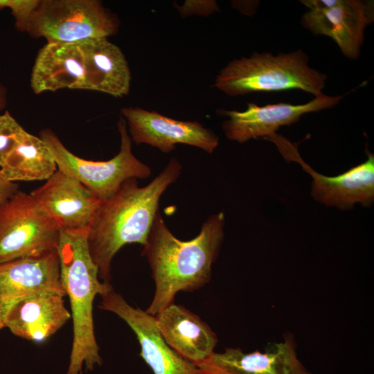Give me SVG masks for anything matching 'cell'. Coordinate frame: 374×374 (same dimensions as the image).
Here are the masks:
<instances>
[{"label":"cell","instance_id":"cell-1","mask_svg":"<svg viewBox=\"0 0 374 374\" xmlns=\"http://www.w3.org/2000/svg\"><path fill=\"white\" fill-rule=\"evenodd\" d=\"M224 223L222 212L212 214L195 238L184 241L173 235L160 212L157 213L142 250L155 286L145 310L148 314L154 316L173 303L179 292H194L210 282L224 240Z\"/></svg>","mask_w":374,"mask_h":374},{"label":"cell","instance_id":"cell-2","mask_svg":"<svg viewBox=\"0 0 374 374\" xmlns=\"http://www.w3.org/2000/svg\"><path fill=\"white\" fill-rule=\"evenodd\" d=\"M181 168L180 162L171 158L146 186H139L136 179H128L114 196L102 202L88 233L90 255L102 281L110 283L112 260L123 246L145 244L161 197L177 180Z\"/></svg>","mask_w":374,"mask_h":374},{"label":"cell","instance_id":"cell-3","mask_svg":"<svg viewBox=\"0 0 374 374\" xmlns=\"http://www.w3.org/2000/svg\"><path fill=\"white\" fill-rule=\"evenodd\" d=\"M89 229H60L57 252L60 279L70 303L73 339L66 374H82L100 366V354L94 330L93 303L97 296L113 290L110 283L99 278L98 269L90 255Z\"/></svg>","mask_w":374,"mask_h":374},{"label":"cell","instance_id":"cell-4","mask_svg":"<svg viewBox=\"0 0 374 374\" xmlns=\"http://www.w3.org/2000/svg\"><path fill=\"white\" fill-rule=\"evenodd\" d=\"M308 60L301 50L277 55L254 52L229 62L217 75L213 87L231 96L301 89L319 97L323 94L327 75L310 67Z\"/></svg>","mask_w":374,"mask_h":374},{"label":"cell","instance_id":"cell-5","mask_svg":"<svg viewBox=\"0 0 374 374\" xmlns=\"http://www.w3.org/2000/svg\"><path fill=\"white\" fill-rule=\"evenodd\" d=\"M117 126L121 136L120 150L108 161H89L75 155L49 129L42 130L39 137L49 147L57 169L75 178L105 201L114 196L127 180L145 179L152 172L151 168L133 154L132 141L122 116Z\"/></svg>","mask_w":374,"mask_h":374},{"label":"cell","instance_id":"cell-6","mask_svg":"<svg viewBox=\"0 0 374 374\" xmlns=\"http://www.w3.org/2000/svg\"><path fill=\"white\" fill-rule=\"evenodd\" d=\"M118 17L97 0H40L24 32L47 43H80L116 35Z\"/></svg>","mask_w":374,"mask_h":374},{"label":"cell","instance_id":"cell-7","mask_svg":"<svg viewBox=\"0 0 374 374\" xmlns=\"http://www.w3.org/2000/svg\"><path fill=\"white\" fill-rule=\"evenodd\" d=\"M60 231L30 193L18 190L0 206V263L57 250Z\"/></svg>","mask_w":374,"mask_h":374},{"label":"cell","instance_id":"cell-8","mask_svg":"<svg viewBox=\"0 0 374 374\" xmlns=\"http://www.w3.org/2000/svg\"><path fill=\"white\" fill-rule=\"evenodd\" d=\"M272 141L287 161L301 166L313 179L311 195L329 206L346 210L356 204L370 206L374 200V155L367 150L368 159L346 172L328 177L313 170L300 156L297 146L281 135L274 134L264 138Z\"/></svg>","mask_w":374,"mask_h":374},{"label":"cell","instance_id":"cell-9","mask_svg":"<svg viewBox=\"0 0 374 374\" xmlns=\"http://www.w3.org/2000/svg\"><path fill=\"white\" fill-rule=\"evenodd\" d=\"M310 10L301 19L302 25L314 35L332 39L343 54L357 59L366 26L374 19L373 3L359 0H303Z\"/></svg>","mask_w":374,"mask_h":374},{"label":"cell","instance_id":"cell-10","mask_svg":"<svg viewBox=\"0 0 374 374\" xmlns=\"http://www.w3.org/2000/svg\"><path fill=\"white\" fill-rule=\"evenodd\" d=\"M121 113L132 141L163 153L172 151L177 144H185L211 154L219 143L218 136L197 121L177 120L139 107H123Z\"/></svg>","mask_w":374,"mask_h":374},{"label":"cell","instance_id":"cell-11","mask_svg":"<svg viewBox=\"0 0 374 374\" xmlns=\"http://www.w3.org/2000/svg\"><path fill=\"white\" fill-rule=\"evenodd\" d=\"M100 297L99 308L116 314L132 330L140 345L139 355L154 374H204L166 344L154 316L131 305L114 289Z\"/></svg>","mask_w":374,"mask_h":374},{"label":"cell","instance_id":"cell-12","mask_svg":"<svg viewBox=\"0 0 374 374\" xmlns=\"http://www.w3.org/2000/svg\"><path fill=\"white\" fill-rule=\"evenodd\" d=\"M42 293L66 296L57 250L0 263V331L5 328L6 319L17 304Z\"/></svg>","mask_w":374,"mask_h":374},{"label":"cell","instance_id":"cell-13","mask_svg":"<svg viewBox=\"0 0 374 374\" xmlns=\"http://www.w3.org/2000/svg\"><path fill=\"white\" fill-rule=\"evenodd\" d=\"M195 364L204 374H313L299 359L291 333L268 344L264 351L226 348Z\"/></svg>","mask_w":374,"mask_h":374},{"label":"cell","instance_id":"cell-14","mask_svg":"<svg viewBox=\"0 0 374 374\" xmlns=\"http://www.w3.org/2000/svg\"><path fill=\"white\" fill-rule=\"evenodd\" d=\"M343 96L323 94L303 105L285 103L258 106L248 103L245 110H221L228 119L222 125L227 139L244 143L251 139L267 137L276 133L280 127L290 125L310 112L329 109L336 105Z\"/></svg>","mask_w":374,"mask_h":374},{"label":"cell","instance_id":"cell-15","mask_svg":"<svg viewBox=\"0 0 374 374\" xmlns=\"http://www.w3.org/2000/svg\"><path fill=\"white\" fill-rule=\"evenodd\" d=\"M30 195L60 229H89L103 200L59 169Z\"/></svg>","mask_w":374,"mask_h":374},{"label":"cell","instance_id":"cell-16","mask_svg":"<svg viewBox=\"0 0 374 374\" xmlns=\"http://www.w3.org/2000/svg\"><path fill=\"white\" fill-rule=\"evenodd\" d=\"M161 337L174 350L193 363L202 362L215 351L218 339L198 315L181 305H169L154 316Z\"/></svg>","mask_w":374,"mask_h":374},{"label":"cell","instance_id":"cell-17","mask_svg":"<svg viewBox=\"0 0 374 374\" xmlns=\"http://www.w3.org/2000/svg\"><path fill=\"white\" fill-rule=\"evenodd\" d=\"M30 84L36 94L62 89H84L80 43L46 42L35 57Z\"/></svg>","mask_w":374,"mask_h":374},{"label":"cell","instance_id":"cell-18","mask_svg":"<svg viewBox=\"0 0 374 374\" xmlns=\"http://www.w3.org/2000/svg\"><path fill=\"white\" fill-rule=\"evenodd\" d=\"M64 296L58 293H42L24 299L11 310L5 328L26 340L36 343L46 341L71 319Z\"/></svg>","mask_w":374,"mask_h":374},{"label":"cell","instance_id":"cell-19","mask_svg":"<svg viewBox=\"0 0 374 374\" xmlns=\"http://www.w3.org/2000/svg\"><path fill=\"white\" fill-rule=\"evenodd\" d=\"M80 43L84 62V89L116 98L127 96L132 75L121 49L105 37Z\"/></svg>","mask_w":374,"mask_h":374},{"label":"cell","instance_id":"cell-20","mask_svg":"<svg viewBox=\"0 0 374 374\" xmlns=\"http://www.w3.org/2000/svg\"><path fill=\"white\" fill-rule=\"evenodd\" d=\"M57 169L53 154L44 141L27 132L0 168L8 181L47 180Z\"/></svg>","mask_w":374,"mask_h":374},{"label":"cell","instance_id":"cell-21","mask_svg":"<svg viewBox=\"0 0 374 374\" xmlns=\"http://www.w3.org/2000/svg\"><path fill=\"white\" fill-rule=\"evenodd\" d=\"M26 132L8 110L0 114V168L3 166Z\"/></svg>","mask_w":374,"mask_h":374},{"label":"cell","instance_id":"cell-22","mask_svg":"<svg viewBox=\"0 0 374 374\" xmlns=\"http://www.w3.org/2000/svg\"><path fill=\"white\" fill-rule=\"evenodd\" d=\"M40 0H9L8 8L15 19V26L24 32L32 15L37 8Z\"/></svg>","mask_w":374,"mask_h":374},{"label":"cell","instance_id":"cell-23","mask_svg":"<svg viewBox=\"0 0 374 374\" xmlns=\"http://www.w3.org/2000/svg\"><path fill=\"white\" fill-rule=\"evenodd\" d=\"M175 6L184 18L193 15L206 17L220 10L213 0H187L181 6L175 4Z\"/></svg>","mask_w":374,"mask_h":374},{"label":"cell","instance_id":"cell-24","mask_svg":"<svg viewBox=\"0 0 374 374\" xmlns=\"http://www.w3.org/2000/svg\"><path fill=\"white\" fill-rule=\"evenodd\" d=\"M17 190V184L6 180L0 172V206Z\"/></svg>","mask_w":374,"mask_h":374},{"label":"cell","instance_id":"cell-25","mask_svg":"<svg viewBox=\"0 0 374 374\" xmlns=\"http://www.w3.org/2000/svg\"><path fill=\"white\" fill-rule=\"evenodd\" d=\"M7 90L4 86L0 84V111L2 110L7 103Z\"/></svg>","mask_w":374,"mask_h":374},{"label":"cell","instance_id":"cell-26","mask_svg":"<svg viewBox=\"0 0 374 374\" xmlns=\"http://www.w3.org/2000/svg\"><path fill=\"white\" fill-rule=\"evenodd\" d=\"M9 0H0V10L8 8Z\"/></svg>","mask_w":374,"mask_h":374}]
</instances>
